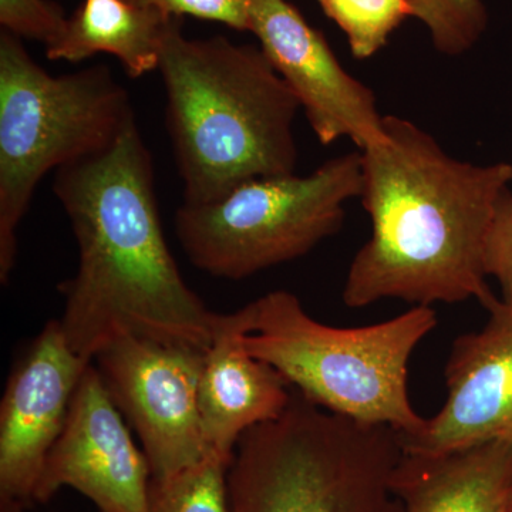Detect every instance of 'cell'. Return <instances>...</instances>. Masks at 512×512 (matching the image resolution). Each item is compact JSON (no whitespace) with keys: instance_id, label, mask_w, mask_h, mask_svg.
<instances>
[{"instance_id":"17","label":"cell","mask_w":512,"mask_h":512,"mask_svg":"<svg viewBox=\"0 0 512 512\" xmlns=\"http://www.w3.org/2000/svg\"><path fill=\"white\" fill-rule=\"evenodd\" d=\"M323 13L348 40L357 60L376 56L407 18L409 0H318Z\"/></svg>"},{"instance_id":"1","label":"cell","mask_w":512,"mask_h":512,"mask_svg":"<svg viewBox=\"0 0 512 512\" xmlns=\"http://www.w3.org/2000/svg\"><path fill=\"white\" fill-rule=\"evenodd\" d=\"M53 191L79 269L60 285L64 338L93 362L123 335L208 350L221 315L181 275L161 225L153 157L134 121L97 156L59 168Z\"/></svg>"},{"instance_id":"3","label":"cell","mask_w":512,"mask_h":512,"mask_svg":"<svg viewBox=\"0 0 512 512\" xmlns=\"http://www.w3.org/2000/svg\"><path fill=\"white\" fill-rule=\"evenodd\" d=\"M158 72L184 204H212L245 181L295 174L301 106L261 47L188 39L175 18Z\"/></svg>"},{"instance_id":"11","label":"cell","mask_w":512,"mask_h":512,"mask_svg":"<svg viewBox=\"0 0 512 512\" xmlns=\"http://www.w3.org/2000/svg\"><path fill=\"white\" fill-rule=\"evenodd\" d=\"M74 488L101 512H150L151 468L134 443L99 369L90 363L62 434L40 474L36 504Z\"/></svg>"},{"instance_id":"18","label":"cell","mask_w":512,"mask_h":512,"mask_svg":"<svg viewBox=\"0 0 512 512\" xmlns=\"http://www.w3.org/2000/svg\"><path fill=\"white\" fill-rule=\"evenodd\" d=\"M412 18L429 33L437 52L466 55L480 42L488 26L483 0H409Z\"/></svg>"},{"instance_id":"14","label":"cell","mask_w":512,"mask_h":512,"mask_svg":"<svg viewBox=\"0 0 512 512\" xmlns=\"http://www.w3.org/2000/svg\"><path fill=\"white\" fill-rule=\"evenodd\" d=\"M393 485L406 512H512V443L437 456L403 450Z\"/></svg>"},{"instance_id":"10","label":"cell","mask_w":512,"mask_h":512,"mask_svg":"<svg viewBox=\"0 0 512 512\" xmlns=\"http://www.w3.org/2000/svg\"><path fill=\"white\" fill-rule=\"evenodd\" d=\"M89 360L50 320L19 360L0 404V512H29Z\"/></svg>"},{"instance_id":"9","label":"cell","mask_w":512,"mask_h":512,"mask_svg":"<svg viewBox=\"0 0 512 512\" xmlns=\"http://www.w3.org/2000/svg\"><path fill=\"white\" fill-rule=\"evenodd\" d=\"M249 32L305 111L320 144L348 138L359 151L386 138L375 93L346 72L325 36L289 0H249Z\"/></svg>"},{"instance_id":"7","label":"cell","mask_w":512,"mask_h":512,"mask_svg":"<svg viewBox=\"0 0 512 512\" xmlns=\"http://www.w3.org/2000/svg\"><path fill=\"white\" fill-rule=\"evenodd\" d=\"M362 188V154L352 151L308 175L254 178L212 204H183L175 235L195 268L239 281L295 261L335 235Z\"/></svg>"},{"instance_id":"15","label":"cell","mask_w":512,"mask_h":512,"mask_svg":"<svg viewBox=\"0 0 512 512\" xmlns=\"http://www.w3.org/2000/svg\"><path fill=\"white\" fill-rule=\"evenodd\" d=\"M174 19L127 0H83L62 36L46 47V57L79 63L106 53L119 60L130 79H140L160 67L165 35Z\"/></svg>"},{"instance_id":"20","label":"cell","mask_w":512,"mask_h":512,"mask_svg":"<svg viewBox=\"0 0 512 512\" xmlns=\"http://www.w3.org/2000/svg\"><path fill=\"white\" fill-rule=\"evenodd\" d=\"M484 271L501 289V302L512 309V192L501 195L484 244Z\"/></svg>"},{"instance_id":"4","label":"cell","mask_w":512,"mask_h":512,"mask_svg":"<svg viewBox=\"0 0 512 512\" xmlns=\"http://www.w3.org/2000/svg\"><path fill=\"white\" fill-rule=\"evenodd\" d=\"M400 433L329 412L293 389L285 412L239 440L231 512H406L393 477Z\"/></svg>"},{"instance_id":"16","label":"cell","mask_w":512,"mask_h":512,"mask_svg":"<svg viewBox=\"0 0 512 512\" xmlns=\"http://www.w3.org/2000/svg\"><path fill=\"white\" fill-rule=\"evenodd\" d=\"M231 463L205 456L165 480H151L150 512H231L228 471Z\"/></svg>"},{"instance_id":"6","label":"cell","mask_w":512,"mask_h":512,"mask_svg":"<svg viewBox=\"0 0 512 512\" xmlns=\"http://www.w3.org/2000/svg\"><path fill=\"white\" fill-rule=\"evenodd\" d=\"M136 121L106 64L53 76L22 39L0 33V282L18 256V228L52 170L103 153Z\"/></svg>"},{"instance_id":"12","label":"cell","mask_w":512,"mask_h":512,"mask_svg":"<svg viewBox=\"0 0 512 512\" xmlns=\"http://www.w3.org/2000/svg\"><path fill=\"white\" fill-rule=\"evenodd\" d=\"M487 323L454 340L446 366L447 400L423 430L402 436L406 453H453L512 443V309L495 303Z\"/></svg>"},{"instance_id":"5","label":"cell","mask_w":512,"mask_h":512,"mask_svg":"<svg viewBox=\"0 0 512 512\" xmlns=\"http://www.w3.org/2000/svg\"><path fill=\"white\" fill-rule=\"evenodd\" d=\"M251 309L245 349L309 402L359 423L393 427L402 436L423 430L426 419L410 402L407 380L410 357L437 326L430 306L362 328L320 323L288 291L266 293Z\"/></svg>"},{"instance_id":"13","label":"cell","mask_w":512,"mask_h":512,"mask_svg":"<svg viewBox=\"0 0 512 512\" xmlns=\"http://www.w3.org/2000/svg\"><path fill=\"white\" fill-rule=\"evenodd\" d=\"M251 323V303L221 315L205 353L198 394L205 454L229 463L242 436L281 416L292 399L291 384L281 373L245 349Z\"/></svg>"},{"instance_id":"22","label":"cell","mask_w":512,"mask_h":512,"mask_svg":"<svg viewBox=\"0 0 512 512\" xmlns=\"http://www.w3.org/2000/svg\"><path fill=\"white\" fill-rule=\"evenodd\" d=\"M511 510H512V497H511Z\"/></svg>"},{"instance_id":"8","label":"cell","mask_w":512,"mask_h":512,"mask_svg":"<svg viewBox=\"0 0 512 512\" xmlns=\"http://www.w3.org/2000/svg\"><path fill=\"white\" fill-rule=\"evenodd\" d=\"M207 350L140 336H119L94 357L111 399L143 444L151 480L207 456L198 394Z\"/></svg>"},{"instance_id":"21","label":"cell","mask_w":512,"mask_h":512,"mask_svg":"<svg viewBox=\"0 0 512 512\" xmlns=\"http://www.w3.org/2000/svg\"><path fill=\"white\" fill-rule=\"evenodd\" d=\"M138 8L158 10L171 18L192 16L249 32V0H127Z\"/></svg>"},{"instance_id":"19","label":"cell","mask_w":512,"mask_h":512,"mask_svg":"<svg viewBox=\"0 0 512 512\" xmlns=\"http://www.w3.org/2000/svg\"><path fill=\"white\" fill-rule=\"evenodd\" d=\"M69 16L55 0H0V25L20 39L36 40L46 47L57 42Z\"/></svg>"},{"instance_id":"2","label":"cell","mask_w":512,"mask_h":512,"mask_svg":"<svg viewBox=\"0 0 512 512\" xmlns=\"http://www.w3.org/2000/svg\"><path fill=\"white\" fill-rule=\"evenodd\" d=\"M386 138L362 154L360 200L372 234L348 269L350 309L383 299L414 306L500 301L487 284L484 244L512 164L450 156L419 124L384 117Z\"/></svg>"}]
</instances>
